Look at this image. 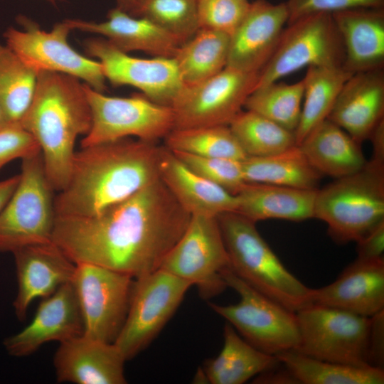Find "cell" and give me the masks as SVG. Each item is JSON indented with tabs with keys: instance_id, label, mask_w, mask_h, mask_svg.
Listing matches in <instances>:
<instances>
[{
	"instance_id": "cell-1",
	"label": "cell",
	"mask_w": 384,
	"mask_h": 384,
	"mask_svg": "<svg viewBox=\"0 0 384 384\" xmlns=\"http://www.w3.org/2000/svg\"><path fill=\"white\" fill-rule=\"evenodd\" d=\"M191 217L160 178L97 215H56L53 241L75 264L137 278L160 269Z\"/></svg>"
},
{
	"instance_id": "cell-2",
	"label": "cell",
	"mask_w": 384,
	"mask_h": 384,
	"mask_svg": "<svg viewBox=\"0 0 384 384\" xmlns=\"http://www.w3.org/2000/svg\"><path fill=\"white\" fill-rule=\"evenodd\" d=\"M162 149L128 138L81 147L67 184L55 196V215H97L160 178Z\"/></svg>"
},
{
	"instance_id": "cell-3",
	"label": "cell",
	"mask_w": 384,
	"mask_h": 384,
	"mask_svg": "<svg viewBox=\"0 0 384 384\" xmlns=\"http://www.w3.org/2000/svg\"><path fill=\"white\" fill-rule=\"evenodd\" d=\"M20 125L38 144L52 187L61 191L69 178L75 141L92 125L84 82L63 73H38L31 103Z\"/></svg>"
},
{
	"instance_id": "cell-4",
	"label": "cell",
	"mask_w": 384,
	"mask_h": 384,
	"mask_svg": "<svg viewBox=\"0 0 384 384\" xmlns=\"http://www.w3.org/2000/svg\"><path fill=\"white\" fill-rule=\"evenodd\" d=\"M228 255L229 268L250 287L287 309L309 304L311 289L282 263L256 228L235 212L217 216Z\"/></svg>"
},
{
	"instance_id": "cell-5",
	"label": "cell",
	"mask_w": 384,
	"mask_h": 384,
	"mask_svg": "<svg viewBox=\"0 0 384 384\" xmlns=\"http://www.w3.org/2000/svg\"><path fill=\"white\" fill-rule=\"evenodd\" d=\"M314 218L336 242H357L384 220V164L368 161L359 171L316 191Z\"/></svg>"
},
{
	"instance_id": "cell-6",
	"label": "cell",
	"mask_w": 384,
	"mask_h": 384,
	"mask_svg": "<svg viewBox=\"0 0 384 384\" xmlns=\"http://www.w3.org/2000/svg\"><path fill=\"white\" fill-rule=\"evenodd\" d=\"M22 160L18 185L0 211V252L53 241L54 192L41 152Z\"/></svg>"
},
{
	"instance_id": "cell-7",
	"label": "cell",
	"mask_w": 384,
	"mask_h": 384,
	"mask_svg": "<svg viewBox=\"0 0 384 384\" xmlns=\"http://www.w3.org/2000/svg\"><path fill=\"white\" fill-rule=\"evenodd\" d=\"M227 287L240 296L235 304L209 303L237 332L256 348L271 355L294 350L299 333L294 311L257 291L235 275L229 267L221 272Z\"/></svg>"
},
{
	"instance_id": "cell-8",
	"label": "cell",
	"mask_w": 384,
	"mask_h": 384,
	"mask_svg": "<svg viewBox=\"0 0 384 384\" xmlns=\"http://www.w3.org/2000/svg\"><path fill=\"white\" fill-rule=\"evenodd\" d=\"M299 341L295 351L330 362L371 367L368 340L371 317L309 304L295 311Z\"/></svg>"
},
{
	"instance_id": "cell-9",
	"label": "cell",
	"mask_w": 384,
	"mask_h": 384,
	"mask_svg": "<svg viewBox=\"0 0 384 384\" xmlns=\"http://www.w3.org/2000/svg\"><path fill=\"white\" fill-rule=\"evenodd\" d=\"M92 113V125L81 147L129 137L156 142L174 128L172 107L153 102L143 94L110 97L84 83Z\"/></svg>"
},
{
	"instance_id": "cell-10",
	"label": "cell",
	"mask_w": 384,
	"mask_h": 384,
	"mask_svg": "<svg viewBox=\"0 0 384 384\" xmlns=\"http://www.w3.org/2000/svg\"><path fill=\"white\" fill-rule=\"evenodd\" d=\"M191 286L161 268L134 278L127 314L114 342L126 361L144 350L157 336Z\"/></svg>"
},
{
	"instance_id": "cell-11",
	"label": "cell",
	"mask_w": 384,
	"mask_h": 384,
	"mask_svg": "<svg viewBox=\"0 0 384 384\" xmlns=\"http://www.w3.org/2000/svg\"><path fill=\"white\" fill-rule=\"evenodd\" d=\"M344 60L343 41L332 14L306 16L284 28L275 50L260 70L256 88L304 67H343Z\"/></svg>"
},
{
	"instance_id": "cell-12",
	"label": "cell",
	"mask_w": 384,
	"mask_h": 384,
	"mask_svg": "<svg viewBox=\"0 0 384 384\" xmlns=\"http://www.w3.org/2000/svg\"><path fill=\"white\" fill-rule=\"evenodd\" d=\"M23 30L9 28L4 33L6 45L37 73L50 71L80 79L94 90L103 92L106 78L98 60L77 52L68 41L73 31L67 20L56 23L49 31L23 17Z\"/></svg>"
},
{
	"instance_id": "cell-13",
	"label": "cell",
	"mask_w": 384,
	"mask_h": 384,
	"mask_svg": "<svg viewBox=\"0 0 384 384\" xmlns=\"http://www.w3.org/2000/svg\"><path fill=\"white\" fill-rule=\"evenodd\" d=\"M72 284L78 301L83 335L114 343L124 323L134 278L94 264H75Z\"/></svg>"
},
{
	"instance_id": "cell-14",
	"label": "cell",
	"mask_w": 384,
	"mask_h": 384,
	"mask_svg": "<svg viewBox=\"0 0 384 384\" xmlns=\"http://www.w3.org/2000/svg\"><path fill=\"white\" fill-rule=\"evenodd\" d=\"M230 261L217 216L191 215L184 233L161 266L209 298L227 287L221 272Z\"/></svg>"
},
{
	"instance_id": "cell-15",
	"label": "cell",
	"mask_w": 384,
	"mask_h": 384,
	"mask_svg": "<svg viewBox=\"0 0 384 384\" xmlns=\"http://www.w3.org/2000/svg\"><path fill=\"white\" fill-rule=\"evenodd\" d=\"M260 75L226 66L200 83L185 86L172 106L174 129L229 125L255 90Z\"/></svg>"
},
{
	"instance_id": "cell-16",
	"label": "cell",
	"mask_w": 384,
	"mask_h": 384,
	"mask_svg": "<svg viewBox=\"0 0 384 384\" xmlns=\"http://www.w3.org/2000/svg\"><path fill=\"white\" fill-rule=\"evenodd\" d=\"M84 47L100 63L107 81L132 86L156 103L172 107L185 87L174 58L132 57L104 38H89Z\"/></svg>"
},
{
	"instance_id": "cell-17",
	"label": "cell",
	"mask_w": 384,
	"mask_h": 384,
	"mask_svg": "<svg viewBox=\"0 0 384 384\" xmlns=\"http://www.w3.org/2000/svg\"><path fill=\"white\" fill-rule=\"evenodd\" d=\"M83 334V322L71 282L43 298L31 322L6 338L4 346L16 357L29 356L50 341L62 343Z\"/></svg>"
},
{
	"instance_id": "cell-18",
	"label": "cell",
	"mask_w": 384,
	"mask_h": 384,
	"mask_svg": "<svg viewBox=\"0 0 384 384\" xmlns=\"http://www.w3.org/2000/svg\"><path fill=\"white\" fill-rule=\"evenodd\" d=\"M289 18L286 2L250 3L244 18L230 36L227 66L260 72L270 60Z\"/></svg>"
},
{
	"instance_id": "cell-19",
	"label": "cell",
	"mask_w": 384,
	"mask_h": 384,
	"mask_svg": "<svg viewBox=\"0 0 384 384\" xmlns=\"http://www.w3.org/2000/svg\"><path fill=\"white\" fill-rule=\"evenodd\" d=\"M12 254L18 283L13 306L22 321L36 299L46 298L72 281L76 265L53 241L25 246Z\"/></svg>"
},
{
	"instance_id": "cell-20",
	"label": "cell",
	"mask_w": 384,
	"mask_h": 384,
	"mask_svg": "<svg viewBox=\"0 0 384 384\" xmlns=\"http://www.w3.org/2000/svg\"><path fill=\"white\" fill-rule=\"evenodd\" d=\"M126 359L114 343L85 335L60 343L53 357L57 381L75 384H124Z\"/></svg>"
},
{
	"instance_id": "cell-21",
	"label": "cell",
	"mask_w": 384,
	"mask_h": 384,
	"mask_svg": "<svg viewBox=\"0 0 384 384\" xmlns=\"http://www.w3.org/2000/svg\"><path fill=\"white\" fill-rule=\"evenodd\" d=\"M309 304L371 317L384 310V260L356 259L332 283L311 289Z\"/></svg>"
},
{
	"instance_id": "cell-22",
	"label": "cell",
	"mask_w": 384,
	"mask_h": 384,
	"mask_svg": "<svg viewBox=\"0 0 384 384\" xmlns=\"http://www.w3.org/2000/svg\"><path fill=\"white\" fill-rule=\"evenodd\" d=\"M328 119L361 145L384 119V71L353 74L343 84Z\"/></svg>"
},
{
	"instance_id": "cell-23",
	"label": "cell",
	"mask_w": 384,
	"mask_h": 384,
	"mask_svg": "<svg viewBox=\"0 0 384 384\" xmlns=\"http://www.w3.org/2000/svg\"><path fill=\"white\" fill-rule=\"evenodd\" d=\"M73 30L97 34L119 50L142 51L153 57L174 58L183 43L152 21L115 7L102 22L66 19Z\"/></svg>"
},
{
	"instance_id": "cell-24",
	"label": "cell",
	"mask_w": 384,
	"mask_h": 384,
	"mask_svg": "<svg viewBox=\"0 0 384 384\" xmlns=\"http://www.w3.org/2000/svg\"><path fill=\"white\" fill-rule=\"evenodd\" d=\"M159 174L178 203L191 215L218 216L237 210L235 195L193 171L165 146L161 151Z\"/></svg>"
},
{
	"instance_id": "cell-25",
	"label": "cell",
	"mask_w": 384,
	"mask_h": 384,
	"mask_svg": "<svg viewBox=\"0 0 384 384\" xmlns=\"http://www.w3.org/2000/svg\"><path fill=\"white\" fill-rule=\"evenodd\" d=\"M332 16L343 44V68L352 74L383 69L384 8L351 9Z\"/></svg>"
},
{
	"instance_id": "cell-26",
	"label": "cell",
	"mask_w": 384,
	"mask_h": 384,
	"mask_svg": "<svg viewBox=\"0 0 384 384\" xmlns=\"http://www.w3.org/2000/svg\"><path fill=\"white\" fill-rule=\"evenodd\" d=\"M316 191L246 183L235 195V212L255 223L272 218L303 221L314 218Z\"/></svg>"
},
{
	"instance_id": "cell-27",
	"label": "cell",
	"mask_w": 384,
	"mask_h": 384,
	"mask_svg": "<svg viewBox=\"0 0 384 384\" xmlns=\"http://www.w3.org/2000/svg\"><path fill=\"white\" fill-rule=\"evenodd\" d=\"M311 165L334 179L353 174L366 164L361 145L326 119L298 144Z\"/></svg>"
},
{
	"instance_id": "cell-28",
	"label": "cell",
	"mask_w": 384,
	"mask_h": 384,
	"mask_svg": "<svg viewBox=\"0 0 384 384\" xmlns=\"http://www.w3.org/2000/svg\"><path fill=\"white\" fill-rule=\"evenodd\" d=\"M219 354L206 361L202 378L211 384H242L279 364L274 355L266 353L245 341L227 322Z\"/></svg>"
},
{
	"instance_id": "cell-29",
	"label": "cell",
	"mask_w": 384,
	"mask_h": 384,
	"mask_svg": "<svg viewBox=\"0 0 384 384\" xmlns=\"http://www.w3.org/2000/svg\"><path fill=\"white\" fill-rule=\"evenodd\" d=\"M242 164L247 183L317 190L322 177L298 144L269 156H247Z\"/></svg>"
},
{
	"instance_id": "cell-30",
	"label": "cell",
	"mask_w": 384,
	"mask_h": 384,
	"mask_svg": "<svg viewBox=\"0 0 384 384\" xmlns=\"http://www.w3.org/2000/svg\"><path fill=\"white\" fill-rule=\"evenodd\" d=\"M353 74L341 67L309 66L304 76L303 104L294 132L297 144L328 119L345 82Z\"/></svg>"
},
{
	"instance_id": "cell-31",
	"label": "cell",
	"mask_w": 384,
	"mask_h": 384,
	"mask_svg": "<svg viewBox=\"0 0 384 384\" xmlns=\"http://www.w3.org/2000/svg\"><path fill=\"white\" fill-rule=\"evenodd\" d=\"M230 36L199 29L178 49L174 60L185 86L200 83L227 66Z\"/></svg>"
},
{
	"instance_id": "cell-32",
	"label": "cell",
	"mask_w": 384,
	"mask_h": 384,
	"mask_svg": "<svg viewBox=\"0 0 384 384\" xmlns=\"http://www.w3.org/2000/svg\"><path fill=\"white\" fill-rule=\"evenodd\" d=\"M297 380L303 384H383L384 371L312 358L295 350L276 355Z\"/></svg>"
},
{
	"instance_id": "cell-33",
	"label": "cell",
	"mask_w": 384,
	"mask_h": 384,
	"mask_svg": "<svg viewBox=\"0 0 384 384\" xmlns=\"http://www.w3.org/2000/svg\"><path fill=\"white\" fill-rule=\"evenodd\" d=\"M38 73L0 44V105L11 124H20L35 92Z\"/></svg>"
},
{
	"instance_id": "cell-34",
	"label": "cell",
	"mask_w": 384,
	"mask_h": 384,
	"mask_svg": "<svg viewBox=\"0 0 384 384\" xmlns=\"http://www.w3.org/2000/svg\"><path fill=\"white\" fill-rule=\"evenodd\" d=\"M228 126L247 157L269 156L297 145L294 132L252 111L242 110Z\"/></svg>"
},
{
	"instance_id": "cell-35",
	"label": "cell",
	"mask_w": 384,
	"mask_h": 384,
	"mask_svg": "<svg viewBox=\"0 0 384 384\" xmlns=\"http://www.w3.org/2000/svg\"><path fill=\"white\" fill-rule=\"evenodd\" d=\"M164 140L172 151L240 161L247 157L228 125L174 129Z\"/></svg>"
},
{
	"instance_id": "cell-36",
	"label": "cell",
	"mask_w": 384,
	"mask_h": 384,
	"mask_svg": "<svg viewBox=\"0 0 384 384\" xmlns=\"http://www.w3.org/2000/svg\"><path fill=\"white\" fill-rule=\"evenodd\" d=\"M304 91V79L292 84L273 82L256 88L244 107L294 134L300 119Z\"/></svg>"
},
{
	"instance_id": "cell-37",
	"label": "cell",
	"mask_w": 384,
	"mask_h": 384,
	"mask_svg": "<svg viewBox=\"0 0 384 384\" xmlns=\"http://www.w3.org/2000/svg\"><path fill=\"white\" fill-rule=\"evenodd\" d=\"M198 0H148L139 16L144 17L183 43L199 30Z\"/></svg>"
},
{
	"instance_id": "cell-38",
	"label": "cell",
	"mask_w": 384,
	"mask_h": 384,
	"mask_svg": "<svg viewBox=\"0 0 384 384\" xmlns=\"http://www.w3.org/2000/svg\"><path fill=\"white\" fill-rule=\"evenodd\" d=\"M172 152L193 171L233 195H236L247 183L244 178L242 161L201 156L181 151Z\"/></svg>"
},
{
	"instance_id": "cell-39",
	"label": "cell",
	"mask_w": 384,
	"mask_h": 384,
	"mask_svg": "<svg viewBox=\"0 0 384 384\" xmlns=\"http://www.w3.org/2000/svg\"><path fill=\"white\" fill-rule=\"evenodd\" d=\"M250 4L247 0H198L199 29L215 31L231 36L244 18Z\"/></svg>"
},
{
	"instance_id": "cell-40",
	"label": "cell",
	"mask_w": 384,
	"mask_h": 384,
	"mask_svg": "<svg viewBox=\"0 0 384 384\" xmlns=\"http://www.w3.org/2000/svg\"><path fill=\"white\" fill-rule=\"evenodd\" d=\"M287 24L302 17L320 14H334L356 8H384V0H288Z\"/></svg>"
},
{
	"instance_id": "cell-41",
	"label": "cell",
	"mask_w": 384,
	"mask_h": 384,
	"mask_svg": "<svg viewBox=\"0 0 384 384\" xmlns=\"http://www.w3.org/2000/svg\"><path fill=\"white\" fill-rule=\"evenodd\" d=\"M40 151L36 140L20 124H9L0 130V171L13 160Z\"/></svg>"
},
{
	"instance_id": "cell-42",
	"label": "cell",
	"mask_w": 384,
	"mask_h": 384,
	"mask_svg": "<svg viewBox=\"0 0 384 384\" xmlns=\"http://www.w3.org/2000/svg\"><path fill=\"white\" fill-rule=\"evenodd\" d=\"M356 242L358 255L356 259L372 260L383 258L384 220Z\"/></svg>"
},
{
	"instance_id": "cell-43",
	"label": "cell",
	"mask_w": 384,
	"mask_h": 384,
	"mask_svg": "<svg viewBox=\"0 0 384 384\" xmlns=\"http://www.w3.org/2000/svg\"><path fill=\"white\" fill-rule=\"evenodd\" d=\"M368 358L371 367L383 370L384 310L371 316L368 340Z\"/></svg>"
},
{
	"instance_id": "cell-44",
	"label": "cell",
	"mask_w": 384,
	"mask_h": 384,
	"mask_svg": "<svg viewBox=\"0 0 384 384\" xmlns=\"http://www.w3.org/2000/svg\"><path fill=\"white\" fill-rule=\"evenodd\" d=\"M280 364V362H279ZM279 365L274 368L266 370L259 374L255 378L254 383H289L295 384L298 383L294 377L289 371V370L284 366L282 368H279Z\"/></svg>"
},
{
	"instance_id": "cell-45",
	"label": "cell",
	"mask_w": 384,
	"mask_h": 384,
	"mask_svg": "<svg viewBox=\"0 0 384 384\" xmlns=\"http://www.w3.org/2000/svg\"><path fill=\"white\" fill-rule=\"evenodd\" d=\"M368 139H370L373 146L370 160L384 164V119L375 126Z\"/></svg>"
},
{
	"instance_id": "cell-46",
	"label": "cell",
	"mask_w": 384,
	"mask_h": 384,
	"mask_svg": "<svg viewBox=\"0 0 384 384\" xmlns=\"http://www.w3.org/2000/svg\"><path fill=\"white\" fill-rule=\"evenodd\" d=\"M20 175L16 174L0 181V211L9 201L19 181Z\"/></svg>"
},
{
	"instance_id": "cell-47",
	"label": "cell",
	"mask_w": 384,
	"mask_h": 384,
	"mask_svg": "<svg viewBox=\"0 0 384 384\" xmlns=\"http://www.w3.org/2000/svg\"><path fill=\"white\" fill-rule=\"evenodd\" d=\"M117 8L122 11L139 17L140 12L148 0H115Z\"/></svg>"
},
{
	"instance_id": "cell-48",
	"label": "cell",
	"mask_w": 384,
	"mask_h": 384,
	"mask_svg": "<svg viewBox=\"0 0 384 384\" xmlns=\"http://www.w3.org/2000/svg\"><path fill=\"white\" fill-rule=\"evenodd\" d=\"M11 124H9L7 118H6V116L5 114V112L1 107V105H0V130L6 127H7L8 125H9Z\"/></svg>"
},
{
	"instance_id": "cell-49",
	"label": "cell",
	"mask_w": 384,
	"mask_h": 384,
	"mask_svg": "<svg viewBox=\"0 0 384 384\" xmlns=\"http://www.w3.org/2000/svg\"><path fill=\"white\" fill-rule=\"evenodd\" d=\"M48 1H55V0H48Z\"/></svg>"
}]
</instances>
